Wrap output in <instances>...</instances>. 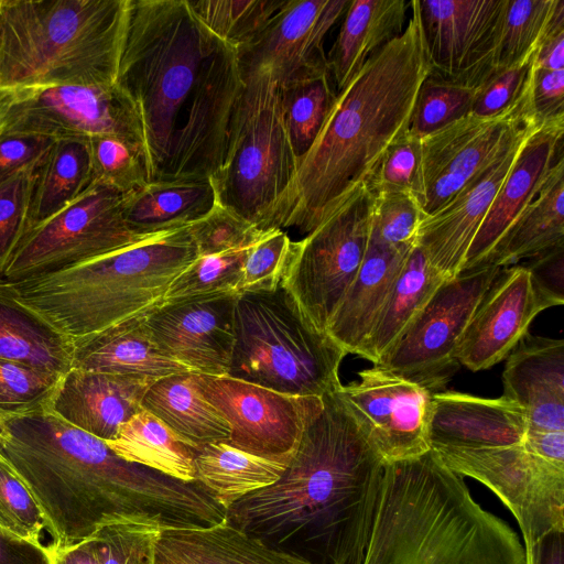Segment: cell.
Returning a JSON list of instances; mask_svg holds the SVG:
<instances>
[{
	"label": "cell",
	"mask_w": 564,
	"mask_h": 564,
	"mask_svg": "<svg viewBox=\"0 0 564 564\" xmlns=\"http://www.w3.org/2000/svg\"><path fill=\"white\" fill-rule=\"evenodd\" d=\"M3 417L0 457L37 503L50 546H68L113 523L174 530L225 522L226 508L199 481L128 462L45 406Z\"/></svg>",
	"instance_id": "1"
},
{
	"label": "cell",
	"mask_w": 564,
	"mask_h": 564,
	"mask_svg": "<svg viewBox=\"0 0 564 564\" xmlns=\"http://www.w3.org/2000/svg\"><path fill=\"white\" fill-rule=\"evenodd\" d=\"M384 463L335 392L281 477L226 509L225 523L315 564H361Z\"/></svg>",
	"instance_id": "2"
},
{
	"label": "cell",
	"mask_w": 564,
	"mask_h": 564,
	"mask_svg": "<svg viewBox=\"0 0 564 564\" xmlns=\"http://www.w3.org/2000/svg\"><path fill=\"white\" fill-rule=\"evenodd\" d=\"M409 9L402 34L370 56L336 93L267 229L313 231L368 182L389 147L409 130L419 90L432 70L419 0H411Z\"/></svg>",
	"instance_id": "3"
},
{
	"label": "cell",
	"mask_w": 564,
	"mask_h": 564,
	"mask_svg": "<svg viewBox=\"0 0 564 564\" xmlns=\"http://www.w3.org/2000/svg\"><path fill=\"white\" fill-rule=\"evenodd\" d=\"M361 564H525L517 532L430 449L384 464Z\"/></svg>",
	"instance_id": "4"
},
{
	"label": "cell",
	"mask_w": 564,
	"mask_h": 564,
	"mask_svg": "<svg viewBox=\"0 0 564 564\" xmlns=\"http://www.w3.org/2000/svg\"><path fill=\"white\" fill-rule=\"evenodd\" d=\"M197 257L185 226L53 273L10 282L19 301L74 348L159 308L172 282Z\"/></svg>",
	"instance_id": "5"
},
{
	"label": "cell",
	"mask_w": 564,
	"mask_h": 564,
	"mask_svg": "<svg viewBox=\"0 0 564 564\" xmlns=\"http://www.w3.org/2000/svg\"><path fill=\"white\" fill-rule=\"evenodd\" d=\"M131 0H0V93L117 82Z\"/></svg>",
	"instance_id": "6"
},
{
	"label": "cell",
	"mask_w": 564,
	"mask_h": 564,
	"mask_svg": "<svg viewBox=\"0 0 564 564\" xmlns=\"http://www.w3.org/2000/svg\"><path fill=\"white\" fill-rule=\"evenodd\" d=\"M221 41L187 0H131L117 84L138 113L149 182L164 177L180 115Z\"/></svg>",
	"instance_id": "7"
},
{
	"label": "cell",
	"mask_w": 564,
	"mask_h": 564,
	"mask_svg": "<svg viewBox=\"0 0 564 564\" xmlns=\"http://www.w3.org/2000/svg\"><path fill=\"white\" fill-rule=\"evenodd\" d=\"M346 355L305 318L282 284L237 295L227 376L284 394L323 398L341 386L338 371Z\"/></svg>",
	"instance_id": "8"
},
{
	"label": "cell",
	"mask_w": 564,
	"mask_h": 564,
	"mask_svg": "<svg viewBox=\"0 0 564 564\" xmlns=\"http://www.w3.org/2000/svg\"><path fill=\"white\" fill-rule=\"evenodd\" d=\"M245 88L221 169L210 178L216 200L261 230L297 165L281 90L265 69L242 72Z\"/></svg>",
	"instance_id": "9"
},
{
	"label": "cell",
	"mask_w": 564,
	"mask_h": 564,
	"mask_svg": "<svg viewBox=\"0 0 564 564\" xmlns=\"http://www.w3.org/2000/svg\"><path fill=\"white\" fill-rule=\"evenodd\" d=\"M372 195L357 188L335 212L302 240L282 285L305 318L325 332L365 259L370 237Z\"/></svg>",
	"instance_id": "10"
},
{
	"label": "cell",
	"mask_w": 564,
	"mask_h": 564,
	"mask_svg": "<svg viewBox=\"0 0 564 564\" xmlns=\"http://www.w3.org/2000/svg\"><path fill=\"white\" fill-rule=\"evenodd\" d=\"M14 135L84 141L108 135L131 144L145 156L138 113L117 83L0 93V139Z\"/></svg>",
	"instance_id": "11"
},
{
	"label": "cell",
	"mask_w": 564,
	"mask_h": 564,
	"mask_svg": "<svg viewBox=\"0 0 564 564\" xmlns=\"http://www.w3.org/2000/svg\"><path fill=\"white\" fill-rule=\"evenodd\" d=\"M122 196L93 182L64 209L25 232L1 278L17 282L53 273L152 236L128 226Z\"/></svg>",
	"instance_id": "12"
},
{
	"label": "cell",
	"mask_w": 564,
	"mask_h": 564,
	"mask_svg": "<svg viewBox=\"0 0 564 564\" xmlns=\"http://www.w3.org/2000/svg\"><path fill=\"white\" fill-rule=\"evenodd\" d=\"M540 123L531 109L528 76L520 96L502 111L487 117L470 112L421 138L417 199L425 214L443 207Z\"/></svg>",
	"instance_id": "13"
},
{
	"label": "cell",
	"mask_w": 564,
	"mask_h": 564,
	"mask_svg": "<svg viewBox=\"0 0 564 564\" xmlns=\"http://www.w3.org/2000/svg\"><path fill=\"white\" fill-rule=\"evenodd\" d=\"M499 270L482 264L444 280L394 346L373 366L431 393L443 391L460 368L459 343Z\"/></svg>",
	"instance_id": "14"
},
{
	"label": "cell",
	"mask_w": 564,
	"mask_h": 564,
	"mask_svg": "<svg viewBox=\"0 0 564 564\" xmlns=\"http://www.w3.org/2000/svg\"><path fill=\"white\" fill-rule=\"evenodd\" d=\"M454 473L488 487L514 516L524 546L552 531H564V466L523 444L488 448H437Z\"/></svg>",
	"instance_id": "15"
},
{
	"label": "cell",
	"mask_w": 564,
	"mask_h": 564,
	"mask_svg": "<svg viewBox=\"0 0 564 564\" xmlns=\"http://www.w3.org/2000/svg\"><path fill=\"white\" fill-rule=\"evenodd\" d=\"M243 88L237 51L221 42L183 107L162 180L212 178L221 169Z\"/></svg>",
	"instance_id": "16"
},
{
	"label": "cell",
	"mask_w": 564,
	"mask_h": 564,
	"mask_svg": "<svg viewBox=\"0 0 564 564\" xmlns=\"http://www.w3.org/2000/svg\"><path fill=\"white\" fill-rule=\"evenodd\" d=\"M204 398L226 419V443L246 453L290 463L323 398L291 395L229 376L197 373Z\"/></svg>",
	"instance_id": "17"
},
{
	"label": "cell",
	"mask_w": 564,
	"mask_h": 564,
	"mask_svg": "<svg viewBox=\"0 0 564 564\" xmlns=\"http://www.w3.org/2000/svg\"><path fill=\"white\" fill-rule=\"evenodd\" d=\"M336 394L384 464L429 452L427 419L432 393L373 366L341 384Z\"/></svg>",
	"instance_id": "18"
},
{
	"label": "cell",
	"mask_w": 564,
	"mask_h": 564,
	"mask_svg": "<svg viewBox=\"0 0 564 564\" xmlns=\"http://www.w3.org/2000/svg\"><path fill=\"white\" fill-rule=\"evenodd\" d=\"M508 0H419L431 73L471 87L492 73Z\"/></svg>",
	"instance_id": "19"
},
{
	"label": "cell",
	"mask_w": 564,
	"mask_h": 564,
	"mask_svg": "<svg viewBox=\"0 0 564 564\" xmlns=\"http://www.w3.org/2000/svg\"><path fill=\"white\" fill-rule=\"evenodd\" d=\"M351 0H285L267 28L237 50L242 72L268 70L280 87L330 74L324 42Z\"/></svg>",
	"instance_id": "20"
},
{
	"label": "cell",
	"mask_w": 564,
	"mask_h": 564,
	"mask_svg": "<svg viewBox=\"0 0 564 564\" xmlns=\"http://www.w3.org/2000/svg\"><path fill=\"white\" fill-rule=\"evenodd\" d=\"M237 295L163 304L144 323L167 358L194 373L227 376L235 344Z\"/></svg>",
	"instance_id": "21"
},
{
	"label": "cell",
	"mask_w": 564,
	"mask_h": 564,
	"mask_svg": "<svg viewBox=\"0 0 564 564\" xmlns=\"http://www.w3.org/2000/svg\"><path fill=\"white\" fill-rule=\"evenodd\" d=\"M547 306L536 294L524 264L501 268L482 295L457 349L460 366L489 369L507 358Z\"/></svg>",
	"instance_id": "22"
},
{
	"label": "cell",
	"mask_w": 564,
	"mask_h": 564,
	"mask_svg": "<svg viewBox=\"0 0 564 564\" xmlns=\"http://www.w3.org/2000/svg\"><path fill=\"white\" fill-rule=\"evenodd\" d=\"M531 133L421 221L415 245L444 279L462 272L469 246Z\"/></svg>",
	"instance_id": "23"
},
{
	"label": "cell",
	"mask_w": 564,
	"mask_h": 564,
	"mask_svg": "<svg viewBox=\"0 0 564 564\" xmlns=\"http://www.w3.org/2000/svg\"><path fill=\"white\" fill-rule=\"evenodd\" d=\"M563 135L564 117L541 122L524 141L469 246L462 272L481 265L520 214L539 195L552 167L563 156Z\"/></svg>",
	"instance_id": "24"
},
{
	"label": "cell",
	"mask_w": 564,
	"mask_h": 564,
	"mask_svg": "<svg viewBox=\"0 0 564 564\" xmlns=\"http://www.w3.org/2000/svg\"><path fill=\"white\" fill-rule=\"evenodd\" d=\"M154 380L70 368L45 408L88 434L111 441L142 409V399Z\"/></svg>",
	"instance_id": "25"
},
{
	"label": "cell",
	"mask_w": 564,
	"mask_h": 564,
	"mask_svg": "<svg viewBox=\"0 0 564 564\" xmlns=\"http://www.w3.org/2000/svg\"><path fill=\"white\" fill-rule=\"evenodd\" d=\"M525 433L523 408L502 395L489 399L456 391L432 393L427 419L431 449L518 445Z\"/></svg>",
	"instance_id": "26"
},
{
	"label": "cell",
	"mask_w": 564,
	"mask_h": 564,
	"mask_svg": "<svg viewBox=\"0 0 564 564\" xmlns=\"http://www.w3.org/2000/svg\"><path fill=\"white\" fill-rule=\"evenodd\" d=\"M502 397L523 408L527 431H564V340L527 333L507 356Z\"/></svg>",
	"instance_id": "27"
},
{
	"label": "cell",
	"mask_w": 564,
	"mask_h": 564,
	"mask_svg": "<svg viewBox=\"0 0 564 564\" xmlns=\"http://www.w3.org/2000/svg\"><path fill=\"white\" fill-rule=\"evenodd\" d=\"M412 247H392L369 240L359 272L326 329L347 354L360 357Z\"/></svg>",
	"instance_id": "28"
},
{
	"label": "cell",
	"mask_w": 564,
	"mask_h": 564,
	"mask_svg": "<svg viewBox=\"0 0 564 564\" xmlns=\"http://www.w3.org/2000/svg\"><path fill=\"white\" fill-rule=\"evenodd\" d=\"M155 564H315L274 550L228 524L161 530Z\"/></svg>",
	"instance_id": "29"
},
{
	"label": "cell",
	"mask_w": 564,
	"mask_h": 564,
	"mask_svg": "<svg viewBox=\"0 0 564 564\" xmlns=\"http://www.w3.org/2000/svg\"><path fill=\"white\" fill-rule=\"evenodd\" d=\"M409 2L351 0L329 51L328 67L340 91L366 61L404 31Z\"/></svg>",
	"instance_id": "30"
},
{
	"label": "cell",
	"mask_w": 564,
	"mask_h": 564,
	"mask_svg": "<svg viewBox=\"0 0 564 564\" xmlns=\"http://www.w3.org/2000/svg\"><path fill=\"white\" fill-rule=\"evenodd\" d=\"M144 318L119 324L76 345L72 368L151 379L191 372L161 352Z\"/></svg>",
	"instance_id": "31"
},
{
	"label": "cell",
	"mask_w": 564,
	"mask_h": 564,
	"mask_svg": "<svg viewBox=\"0 0 564 564\" xmlns=\"http://www.w3.org/2000/svg\"><path fill=\"white\" fill-rule=\"evenodd\" d=\"M216 203L210 178H165L148 182L122 196V215L137 234L149 236L185 227Z\"/></svg>",
	"instance_id": "32"
},
{
	"label": "cell",
	"mask_w": 564,
	"mask_h": 564,
	"mask_svg": "<svg viewBox=\"0 0 564 564\" xmlns=\"http://www.w3.org/2000/svg\"><path fill=\"white\" fill-rule=\"evenodd\" d=\"M141 408L197 451L212 443L226 442L230 435L226 419L199 391L197 373L183 372L154 380Z\"/></svg>",
	"instance_id": "33"
},
{
	"label": "cell",
	"mask_w": 564,
	"mask_h": 564,
	"mask_svg": "<svg viewBox=\"0 0 564 564\" xmlns=\"http://www.w3.org/2000/svg\"><path fill=\"white\" fill-rule=\"evenodd\" d=\"M73 346L23 305L10 281L0 276V358L59 377L70 368Z\"/></svg>",
	"instance_id": "34"
},
{
	"label": "cell",
	"mask_w": 564,
	"mask_h": 564,
	"mask_svg": "<svg viewBox=\"0 0 564 564\" xmlns=\"http://www.w3.org/2000/svg\"><path fill=\"white\" fill-rule=\"evenodd\" d=\"M558 246H564V156L482 264L501 269Z\"/></svg>",
	"instance_id": "35"
},
{
	"label": "cell",
	"mask_w": 564,
	"mask_h": 564,
	"mask_svg": "<svg viewBox=\"0 0 564 564\" xmlns=\"http://www.w3.org/2000/svg\"><path fill=\"white\" fill-rule=\"evenodd\" d=\"M444 280L414 245L391 286L360 357L377 365Z\"/></svg>",
	"instance_id": "36"
},
{
	"label": "cell",
	"mask_w": 564,
	"mask_h": 564,
	"mask_svg": "<svg viewBox=\"0 0 564 564\" xmlns=\"http://www.w3.org/2000/svg\"><path fill=\"white\" fill-rule=\"evenodd\" d=\"M106 444L121 458L183 481L196 480L197 449L183 442L162 421L141 409Z\"/></svg>",
	"instance_id": "37"
},
{
	"label": "cell",
	"mask_w": 564,
	"mask_h": 564,
	"mask_svg": "<svg viewBox=\"0 0 564 564\" xmlns=\"http://www.w3.org/2000/svg\"><path fill=\"white\" fill-rule=\"evenodd\" d=\"M288 465L246 453L226 442L204 446L195 458L196 480L226 509L276 481Z\"/></svg>",
	"instance_id": "38"
},
{
	"label": "cell",
	"mask_w": 564,
	"mask_h": 564,
	"mask_svg": "<svg viewBox=\"0 0 564 564\" xmlns=\"http://www.w3.org/2000/svg\"><path fill=\"white\" fill-rule=\"evenodd\" d=\"M91 183L87 142L55 140L39 170L28 230L64 209Z\"/></svg>",
	"instance_id": "39"
},
{
	"label": "cell",
	"mask_w": 564,
	"mask_h": 564,
	"mask_svg": "<svg viewBox=\"0 0 564 564\" xmlns=\"http://www.w3.org/2000/svg\"><path fill=\"white\" fill-rule=\"evenodd\" d=\"M562 26V0H508L491 75L530 63L549 33Z\"/></svg>",
	"instance_id": "40"
},
{
	"label": "cell",
	"mask_w": 564,
	"mask_h": 564,
	"mask_svg": "<svg viewBox=\"0 0 564 564\" xmlns=\"http://www.w3.org/2000/svg\"><path fill=\"white\" fill-rule=\"evenodd\" d=\"M156 527L141 523L105 525L64 547L50 546L52 564H155Z\"/></svg>",
	"instance_id": "41"
},
{
	"label": "cell",
	"mask_w": 564,
	"mask_h": 564,
	"mask_svg": "<svg viewBox=\"0 0 564 564\" xmlns=\"http://www.w3.org/2000/svg\"><path fill=\"white\" fill-rule=\"evenodd\" d=\"M198 21L236 51L262 33L285 0H187Z\"/></svg>",
	"instance_id": "42"
},
{
	"label": "cell",
	"mask_w": 564,
	"mask_h": 564,
	"mask_svg": "<svg viewBox=\"0 0 564 564\" xmlns=\"http://www.w3.org/2000/svg\"><path fill=\"white\" fill-rule=\"evenodd\" d=\"M330 74L280 87L283 116L297 159L313 144L335 100Z\"/></svg>",
	"instance_id": "43"
},
{
	"label": "cell",
	"mask_w": 564,
	"mask_h": 564,
	"mask_svg": "<svg viewBox=\"0 0 564 564\" xmlns=\"http://www.w3.org/2000/svg\"><path fill=\"white\" fill-rule=\"evenodd\" d=\"M249 248L197 257L172 282L165 293L163 304L237 294Z\"/></svg>",
	"instance_id": "44"
},
{
	"label": "cell",
	"mask_w": 564,
	"mask_h": 564,
	"mask_svg": "<svg viewBox=\"0 0 564 564\" xmlns=\"http://www.w3.org/2000/svg\"><path fill=\"white\" fill-rule=\"evenodd\" d=\"M477 88L433 73L424 79L409 131L420 139L471 112Z\"/></svg>",
	"instance_id": "45"
},
{
	"label": "cell",
	"mask_w": 564,
	"mask_h": 564,
	"mask_svg": "<svg viewBox=\"0 0 564 564\" xmlns=\"http://www.w3.org/2000/svg\"><path fill=\"white\" fill-rule=\"evenodd\" d=\"M93 182L127 195L149 182L145 156L131 144L108 135L89 138Z\"/></svg>",
	"instance_id": "46"
},
{
	"label": "cell",
	"mask_w": 564,
	"mask_h": 564,
	"mask_svg": "<svg viewBox=\"0 0 564 564\" xmlns=\"http://www.w3.org/2000/svg\"><path fill=\"white\" fill-rule=\"evenodd\" d=\"M42 162L0 177V276L28 231L30 206Z\"/></svg>",
	"instance_id": "47"
},
{
	"label": "cell",
	"mask_w": 564,
	"mask_h": 564,
	"mask_svg": "<svg viewBox=\"0 0 564 564\" xmlns=\"http://www.w3.org/2000/svg\"><path fill=\"white\" fill-rule=\"evenodd\" d=\"M369 240L392 247H412L427 216L411 192L372 194Z\"/></svg>",
	"instance_id": "48"
},
{
	"label": "cell",
	"mask_w": 564,
	"mask_h": 564,
	"mask_svg": "<svg viewBox=\"0 0 564 564\" xmlns=\"http://www.w3.org/2000/svg\"><path fill=\"white\" fill-rule=\"evenodd\" d=\"M294 241L280 228L264 230L248 249L237 294L271 292L284 279L293 256Z\"/></svg>",
	"instance_id": "49"
},
{
	"label": "cell",
	"mask_w": 564,
	"mask_h": 564,
	"mask_svg": "<svg viewBox=\"0 0 564 564\" xmlns=\"http://www.w3.org/2000/svg\"><path fill=\"white\" fill-rule=\"evenodd\" d=\"M198 257L251 247L264 232L217 200L199 219L187 225Z\"/></svg>",
	"instance_id": "50"
},
{
	"label": "cell",
	"mask_w": 564,
	"mask_h": 564,
	"mask_svg": "<svg viewBox=\"0 0 564 564\" xmlns=\"http://www.w3.org/2000/svg\"><path fill=\"white\" fill-rule=\"evenodd\" d=\"M62 377L0 358L1 415L23 414L46 406Z\"/></svg>",
	"instance_id": "51"
},
{
	"label": "cell",
	"mask_w": 564,
	"mask_h": 564,
	"mask_svg": "<svg viewBox=\"0 0 564 564\" xmlns=\"http://www.w3.org/2000/svg\"><path fill=\"white\" fill-rule=\"evenodd\" d=\"M421 139L409 130L389 147L366 183L370 193L411 192L419 197Z\"/></svg>",
	"instance_id": "52"
},
{
	"label": "cell",
	"mask_w": 564,
	"mask_h": 564,
	"mask_svg": "<svg viewBox=\"0 0 564 564\" xmlns=\"http://www.w3.org/2000/svg\"><path fill=\"white\" fill-rule=\"evenodd\" d=\"M0 528L22 539L41 542L42 512L26 486L0 463Z\"/></svg>",
	"instance_id": "53"
},
{
	"label": "cell",
	"mask_w": 564,
	"mask_h": 564,
	"mask_svg": "<svg viewBox=\"0 0 564 564\" xmlns=\"http://www.w3.org/2000/svg\"><path fill=\"white\" fill-rule=\"evenodd\" d=\"M531 63L532 61L490 75L477 87L471 113L487 117L510 106L525 86Z\"/></svg>",
	"instance_id": "54"
},
{
	"label": "cell",
	"mask_w": 564,
	"mask_h": 564,
	"mask_svg": "<svg viewBox=\"0 0 564 564\" xmlns=\"http://www.w3.org/2000/svg\"><path fill=\"white\" fill-rule=\"evenodd\" d=\"M533 288L549 307L564 304V246L546 250L524 264Z\"/></svg>",
	"instance_id": "55"
},
{
	"label": "cell",
	"mask_w": 564,
	"mask_h": 564,
	"mask_svg": "<svg viewBox=\"0 0 564 564\" xmlns=\"http://www.w3.org/2000/svg\"><path fill=\"white\" fill-rule=\"evenodd\" d=\"M529 83L530 104L535 118L540 122L563 118L564 69H542L531 64Z\"/></svg>",
	"instance_id": "56"
},
{
	"label": "cell",
	"mask_w": 564,
	"mask_h": 564,
	"mask_svg": "<svg viewBox=\"0 0 564 564\" xmlns=\"http://www.w3.org/2000/svg\"><path fill=\"white\" fill-rule=\"evenodd\" d=\"M55 140L37 135L0 139V177L42 162Z\"/></svg>",
	"instance_id": "57"
},
{
	"label": "cell",
	"mask_w": 564,
	"mask_h": 564,
	"mask_svg": "<svg viewBox=\"0 0 564 564\" xmlns=\"http://www.w3.org/2000/svg\"><path fill=\"white\" fill-rule=\"evenodd\" d=\"M0 564H52L48 545L32 542L0 528Z\"/></svg>",
	"instance_id": "58"
},
{
	"label": "cell",
	"mask_w": 564,
	"mask_h": 564,
	"mask_svg": "<svg viewBox=\"0 0 564 564\" xmlns=\"http://www.w3.org/2000/svg\"><path fill=\"white\" fill-rule=\"evenodd\" d=\"M522 444L532 454L564 466V431H527Z\"/></svg>",
	"instance_id": "59"
},
{
	"label": "cell",
	"mask_w": 564,
	"mask_h": 564,
	"mask_svg": "<svg viewBox=\"0 0 564 564\" xmlns=\"http://www.w3.org/2000/svg\"><path fill=\"white\" fill-rule=\"evenodd\" d=\"M525 564H564V531H552L524 547Z\"/></svg>",
	"instance_id": "60"
},
{
	"label": "cell",
	"mask_w": 564,
	"mask_h": 564,
	"mask_svg": "<svg viewBox=\"0 0 564 564\" xmlns=\"http://www.w3.org/2000/svg\"><path fill=\"white\" fill-rule=\"evenodd\" d=\"M532 64L542 69H564V26L549 33L539 46Z\"/></svg>",
	"instance_id": "61"
},
{
	"label": "cell",
	"mask_w": 564,
	"mask_h": 564,
	"mask_svg": "<svg viewBox=\"0 0 564 564\" xmlns=\"http://www.w3.org/2000/svg\"><path fill=\"white\" fill-rule=\"evenodd\" d=\"M7 437H8V429L6 425L4 417L0 413V447L6 442ZM0 463L3 464L1 457H0Z\"/></svg>",
	"instance_id": "62"
}]
</instances>
